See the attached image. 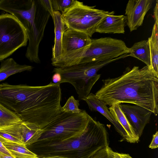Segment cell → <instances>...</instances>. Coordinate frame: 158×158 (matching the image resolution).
<instances>
[{"label":"cell","instance_id":"cell-1","mask_svg":"<svg viewBox=\"0 0 158 158\" xmlns=\"http://www.w3.org/2000/svg\"><path fill=\"white\" fill-rule=\"evenodd\" d=\"M60 84L51 82L42 86L0 84V103L23 121L43 129L62 112Z\"/></svg>","mask_w":158,"mask_h":158},{"label":"cell","instance_id":"cell-2","mask_svg":"<svg viewBox=\"0 0 158 158\" xmlns=\"http://www.w3.org/2000/svg\"><path fill=\"white\" fill-rule=\"evenodd\" d=\"M95 95L106 105L128 103L137 105L156 116L158 112V77L147 66L127 68L116 77L102 80Z\"/></svg>","mask_w":158,"mask_h":158},{"label":"cell","instance_id":"cell-3","mask_svg":"<svg viewBox=\"0 0 158 158\" xmlns=\"http://www.w3.org/2000/svg\"><path fill=\"white\" fill-rule=\"evenodd\" d=\"M105 126L90 116L86 130L79 136L58 142L37 141L28 147L38 157L91 158L109 146Z\"/></svg>","mask_w":158,"mask_h":158},{"label":"cell","instance_id":"cell-4","mask_svg":"<svg viewBox=\"0 0 158 158\" xmlns=\"http://www.w3.org/2000/svg\"><path fill=\"white\" fill-rule=\"evenodd\" d=\"M128 56L127 53L113 59L80 64L64 68H55L53 72L61 75L62 80L60 84L67 82L73 85L78 98L82 100L89 94L93 86L100 78L101 75L97 73L100 69Z\"/></svg>","mask_w":158,"mask_h":158},{"label":"cell","instance_id":"cell-5","mask_svg":"<svg viewBox=\"0 0 158 158\" xmlns=\"http://www.w3.org/2000/svg\"><path fill=\"white\" fill-rule=\"evenodd\" d=\"M90 116L85 110L79 114L62 112L42 129L37 141L58 142L79 136L86 130Z\"/></svg>","mask_w":158,"mask_h":158},{"label":"cell","instance_id":"cell-6","mask_svg":"<svg viewBox=\"0 0 158 158\" xmlns=\"http://www.w3.org/2000/svg\"><path fill=\"white\" fill-rule=\"evenodd\" d=\"M95 7L75 0L69 8L61 14L67 28L84 33L91 37L96 32L99 23L109 12L95 9Z\"/></svg>","mask_w":158,"mask_h":158},{"label":"cell","instance_id":"cell-7","mask_svg":"<svg viewBox=\"0 0 158 158\" xmlns=\"http://www.w3.org/2000/svg\"><path fill=\"white\" fill-rule=\"evenodd\" d=\"M28 37L21 23L13 15H0V60L27 45Z\"/></svg>","mask_w":158,"mask_h":158},{"label":"cell","instance_id":"cell-8","mask_svg":"<svg viewBox=\"0 0 158 158\" xmlns=\"http://www.w3.org/2000/svg\"><path fill=\"white\" fill-rule=\"evenodd\" d=\"M91 40L86 34L67 28L63 34L61 58L52 65L64 68L79 64Z\"/></svg>","mask_w":158,"mask_h":158},{"label":"cell","instance_id":"cell-9","mask_svg":"<svg viewBox=\"0 0 158 158\" xmlns=\"http://www.w3.org/2000/svg\"><path fill=\"white\" fill-rule=\"evenodd\" d=\"M129 48L121 40L110 37L91 39L79 64L113 59L128 53Z\"/></svg>","mask_w":158,"mask_h":158},{"label":"cell","instance_id":"cell-10","mask_svg":"<svg viewBox=\"0 0 158 158\" xmlns=\"http://www.w3.org/2000/svg\"><path fill=\"white\" fill-rule=\"evenodd\" d=\"M35 12L34 22L31 27L26 31L28 45L26 57L31 62H41L38 52L39 45L44 35L46 26L51 16L49 13L41 4L40 0H35Z\"/></svg>","mask_w":158,"mask_h":158},{"label":"cell","instance_id":"cell-11","mask_svg":"<svg viewBox=\"0 0 158 158\" xmlns=\"http://www.w3.org/2000/svg\"><path fill=\"white\" fill-rule=\"evenodd\" d=\"M152 0H130L126 5L125 15L127 25L131 32L136 30L143 23L146 13L151 8Z\"/></svg>","mask_w":158,"mask_h":158},{"label":"cell","instance_id":"cell-12","mask_svg":"<svg viewBox=\"0 0 158 158\" xmlns=\"http://www.w3.org/2000/svg\"><path fill=\"white\" fill-rule=\"evenodd\" d=\"M136 135L140 137L152 113L137 105L118 104Z\"/></svg>","mask_w":158,"mask_h":158},{"label":"cell","instance_id":"cell-13","mask_svg":"<svg viewBox=\"0 0 158 158\" xmlns=\"http://www.w3.org/2000/svg\"><path fill=\"white\" fill-rule=\"evenodd\" d=\"M82 100L86 102L91 111H98L106 118L113 125L116 131L122 136L123 139L130 142L124 130L110 112L104 102L98 99L95 95L92 93H90Z\"/></svg>","mask_w":158,"mask_h":158},{"label":"cell","instance_id":"cell-14","mask_svg":"<svg viewBox=\"0 0 158 158\" xmlns=\"http://www.w3.org/2000/svg\"><path fill=\"white\" fill-rule=\"evenodd\" d=\"M114 11L109 12L100 21L96 32L100 33L124 34L127 18L123 15H114Z\"/></svg>","mask_w":158,"mask_h":158},{"label":"cell","instance_id":"cell-15","mask_svg":"<svg viewBox=\"0 0 158 158\" xmlns=\"http://www.w3.org/2000/svg\"><path fill=\"white\" fill-rule=\"evenodd\" d=\"M52 19L54 25L55 38L52 48V63L57 61L61 58L63 34L67 28L60 11H54Z\"/></svg>","mask_w":158,"mask_h":158},{"label":"cell","instance_id":"cell-16","mask_svg":"<svg viewBox=\"0 0 158 158\" xmlns=\"http://www.w3.org/2000/svg\"><path fill=\"white\" fill-rule=\"evenodd\" d=\"M19 126L22 143L27 147L36 142L43 133V130L34 123L23 121Z\"/></svg>","mask_w":158,"mask_h":158},{"label":"cell","instance_id":"cell-17","mask_svg":"<svg viewBox=\"0 0 158 158\" xmlns=\"http://www.w3.org/2000/svg\"><path fill=\"white\" fill-rule=\"evenodd\" d=\"M111 113L120 123L126 133L131 143H137L139 137L135 132L118 104H115L109 108Z\"/></svg>","mask_w":158,"mask_h":158},{"label":"cell","instance_id":"cell-18","mask_svg":"<svg viewBox=\"0 0 158 158\" xmlns=\"http://www.w3.org/2000/svg\"><path fill=\"white\" fill-rule=\"evenodd\" d=\"M31 65L20 64L13 59L9 58L2 60L0 68V82L9 77L25 71H31L33 69Z\"/></svg>","mask_w":158,"mask_h":158},{"label":"cell","instance_id":"cell-19","mask_svg":"<svg viewBox=\"0 0 158 158\" xmlns=\"http://www.w3.org/2000/svg\"><path fill=\"white\" fill-rule=\"evenodd\" d=\"M129 56L135 58L141 61L146 66L151 68V55L148 40L135 43L129 48Z\"/></svg>","mask_w":158,"mask_h":158},{"label":"cell","instance_id":"cell-20","mask_svg":"<svg viewBox=\"0 0 158 158\" xmlns=\"http://www.w3.org/2000/svg\"><path fill=\"white\" fill-rule=\"evenodd\" d=\"M4 145L14 158H38L37 155L25 146L0 138Z\"/></svg>","mask_w":158,"mask_h":158},{"label":"cell","instance_id":"cell-21","mask_svg":"<svg viewBox=\"0 0 158 158\" xmlns=\"http://www.w3.org/2000/svg\"><path fill=\"white\" fill-rule=\"evenodd\" d=\"M19 124L0 127V138L22 144Z\"/></svg>","mask_w":158,"mask_h":158},{"label":"cell","instance_id":"cell-22","mask_svg":"<svg viewBox=\"0 0 158 158\" xmlns=\"http://www.w3.org/2000/svg\"><path fill=\"white\" fill-rule=\"evenodd\" d=\"M22 122L17 114L0 103V127L18 124Z\"/></svg>","mask_w":158,"mask_h":158},{"label":"cell","instance_id":"cell-23","mask_svg":"<svg viewBox=\"0 0 158 158\" xmlns=\"http://www.w3.org/2000/svg\"><path fill=\"white\" fill-rule=\"evenodd\" d=\"M148 40L150 51L151 68L156 76L158 77V47L152 42L150 37Z\"/></svg>","mask_w":158,"mask_h":158},{"label":"cell","instance_id":"cell-24","mask_svg":"<svg viewBox=\"0 0 158 158\" xmlns=\"http://www.w3.org/2000/svg\"><path fill=\"white\" fill-rule=\"evenodd\" d=\"M79 101L75 99L73 96L69 97L64 106L61 107L62 112L80 113L82 110L79 108Z\"/></svg>","mask_w":158,"mask_h":158},{"label":"cell","instance_id":"cell-25","mask_svg":"<svg viewBox=\"0 0 158 158\" xmlns=\"http://www.w3.org/2000/svg\"><path fill=\"white\" fill-rule=\"evenodd\" d=\"M54 11H60L62 13L74 3V0H51Z\"/></svg>","mask_w":158,"mask_h":158},{"label":"cell","instance_id":"cell-26","mask_svg":"<svg viewBox=\"0 0 158 158\" xmlns=\"http://www.w3.org/2000/svg\"><path fill=\"white\" fill-rule=\"evenodd\" d=\"M109 158H132L128 154L119 153L113 151L111 148L107 147Z\"/></svg>","mask_w":158,"mask_h":158},{"label":"cell","instance_id":"cell-27","mask_svg":"<svg viewBox=\"0 0 158 158\" xmlns=\"http://www.w3.org/2000/svg\"><path fill=\"white\" fill-rule=\"evenodd\" d=\"M158 22H155L153 25L152 35L150 38L152 42L158 47Z\"/></svg>","mask_w":158,"mask_h":158},{"label":"cell","instance_id":"cell-28","mask_svg":"<svg viewBox=\"0 0 158 158\" xmlns=\"http://www.w3.org/2000/svg\"><path fill=\"white\" fill-rule=\"evenodd\" d=\"M42 5L49 13L52 18L54 11L51 0H40Z\"/></svg>","mask_w":158,"mask_h":158},{"label":"cell","instance_id":"cell-29","mask_svg":"<svg viewBox=\"0 0 158 158\" xmlns=\"http://www.w3.org/2000/svg\"><path fill=\"white\" fill-rule=\"evenodd\" d=\"M108 146L98 151L91 158H109L107 150Z\"/></svg>","mask_w":158,"mask_h":158},{"label":"cell","instance_id":"cell-30","mask_svg":"<svg viewBox=\"0 0 158 158\" xmlns=\"http://www.w3.org/2000/svg\"><path fill=\"white\" fill-rule=\"evenodd\" d=\"M158 147V132L156 131L153 135L152 139L149 147L151 149H155Z\"/></svg>","mask_w":158,"mask_h":158},{"label":"cell","instance_id":"cell-31","mask_svg":"<svg viewBox=\"0 0 158 158\" xmlns=\"http://www.w3.org/2000/svg\"><path fill=\"white\" fill-rule=\"evenodd\" d=\"M52 80L53 83L60 84L62 80L61 75L58 73H55L52 76Z\"/></svg>","mask_w":158,"mask_h":158},{"label":"cell","instance_id":"cell-32","mask_svg":"<svg viewBox=\"0 0 158 158\" xmlns=\"http://www.w3.org/2000/svg\"><path fill=\"white\" fill-rule=\"evenodd\" d=\"M0 152L6 155L12 156L10 153L1 140H0Z\"/></svg>","mask_w":158,"mask_h":158},{"label":"cell","instance_id":"cell-33","mask_svg":"<svg viewBox=\"0 0 158 158\" xmlns=\"http://www.w3.org/2000/svg\"><path fill=\"white\" fill-rule=\"evenodd\" d=\"M157 2L154 9V18L155 22H158V4L157 1Z\"/></svg>","mask_w":158,"mask_h":158},{"label":"cell","instance_id":"cell-34","mask_svg":"<svg viewBox=\"0 0 158 158\" xmlns=\"http://www.w3.org/2000/svg\"><path fill=\"white\" fill-rule=\"evenodd\" d=\"M0 158H14L12 156L4 154L0 152Z\"/></svg>","mask_w":158,"mask_h":158},{"label":"cell","instance_id":"cell-35","mask_svg":"<svg viewBox=\"0 0 158 158\" xmlns=\"http://www.w3.org/2000/svg\"><path fill=\"white\" fill-rule=\"evenodd\" d=\"M38 158H66L60 156H51L38 157Z\"/></svg>","mask_w":158,"mask_h":158}]
</instances>
